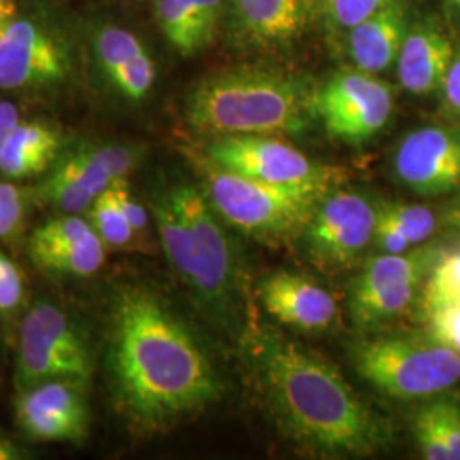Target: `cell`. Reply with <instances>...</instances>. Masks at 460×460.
Wrapping results in <instances>:
<instances>
[{"mask_svg": "<svg viewBox=\"0 0 460 460\" xmlns=\"http://www.w3.org/2000/svg\"><path fill=\"white\" fill-rule=\"evenodd\" d=\"M106 372L116 411L137 431H163L222 399L224 385L197 338L159 296L116 290Z\"/></svg>", "mask_w": 460, "mask_h": 460, "instance_id": "obj_1", "label": "cell"}, {"mask_svg": "<svg viewBox=\"0 0 460 460\" xmlns=\"http://www.w3.org/2000/svg\"><path fill=\"white\" fill-rule=\"evenodd\" d=\"M251 357L281 427L323 454H370L387 431L338 370L304 348L271 338L254 340Z\"/></svg>", "mask_w": 460, "mask_h": 460, "instance_id": "obj_2", "label": "cell"}, {"mask_svg": "<svg viewBox=\"0 0 460 460\" xmlns=\"http://www.w3.org/2000/svg\"><path fill=\"white\" fill-rule=\"evenodd\" d=\"M150 212L176 277L198 307L227 324L239 296L237 251L203 190L174 182L154 191Z\"/></svg>", "mask_w": 460, "mask_h": 460, "instance_id": "obj_3", "label": "cell"}, {"mask_svg": "<svg viewBox=\"0 0 460 460\" xmlns=\"http://www.w3.org/2000/svg\"><path fill=\"white\" fill-rule=\"evenodd\" d=\"M313 98L305 85L277 70L241 66L197 84L186 102L193 130L217 137L298 133L307 127Z\"/></svg>", "mask_w": 460, "mask_h": 460, "instance_id": "obj_4", "label": "cell"}, {"mask_svg": "<svg viewBox=\"0 0 460 460\" xmlns=\"http://www.w3.org/2000/svg\"><path fill=\"white\" fill-rule=\"evenodd\" d=\"M205 195L217 214L249 235L279 243L307 227L317 205L328 193L283 188L256 181L214 164L199 163Z\"/></svg>", "mask_w": 460, "mask_h": 460, "instance_id": "obj_5", "label": "cell"}, {"mask_svg": "<svg viewBox=\"0 0 460 460\" xmlns=\"http://www.w3.org/2000/svg\"><path fill=\"white\" fill-rule=\"evenodd\" d=\"M355 365L380 393L402 401L442 394L460 380L459 355L431 334L365 341Z\"/></svg>", "mask_w": 460, "mask_h": 460, "instance_id": "obj_6", "label": "cell"}, {"mask_svg": "<svg viewBox=\"0 0 460 460\" xmlns=\"http://www.w3.org/2000/svg\"><path fill=\"white\" fill-rule=\"evenodd\" d=\"M93 372L91 348L75 321L53 302L33 304L19 324L17 391L58 378L87 384Z\"/></svg>", "mask_w": 460, "mask_h": 460, "instance_id": "obj_7", "label": "cell"}, {"mask_svg": "<svg viewBox=\"0 0 460 460\" xmlns=\"http://www.w3.org/2000/svg\"><path fill=\"white\" fill-rule=\"evenodd\" d=\"M207 159L241 176L283 188L331 193L343 180V171L314 163L271 135L218 137L207 148Z\"/></svg>", "mask_w": 460, "mask_h": 460, "instance_id": "obj_8", "label": "cell"}, {"mask_svg": "<svg viewBox=\"0 0 460 460\" xmlns=\"http://www.w3.org/2000/svg\"><path fill=\"white\" fill-rule=\"evenodd\" d=\"M140 150L121 144H84L57 159L34 198L58 214L83 215L118 180H128Z\"/></svg>", "mask_w": 460, "mask_h": 460, "instance_id": "obj_9", "label": "cell"}, {"mask_svg": "<svg viewBox=\"0 0 460 460\" xmlns=\"http://www.w3.org/2000/svg\"><path fill=\"white\" fill-rule=\"evenodd\" d=\"M393 89L363 70L340 72L313 96V110L329 135L360 144L377 135L391 119Z\"/></svg>", "mask_w": 460, "mask_h": 460, "instance_id": "obj_10", "label": "cell"}, {"mask_svg": "<svg viewBox=\"0 0 460 460\" xmlns=\"http://www.w3.org/2000/svg\"><path fill=\"white\" fill-rule=\"evenodd\" d=\"M378 208L355 191H338L321 199L305 232L314 260L328 266H346L368 246L377 229Z\"/></svg>", "mask_w": 460, "mask_h": 460, "instance_id": "obj_11", "label": "cell"}, {"mask_svg": "<svg viewBox=\"0 0 460 460\" xmlns=\"http://www.w3.org/2000/svg\"><path fill=\"white\" fill-rule=\"evenodd\" d=\"M84 382L49 380L17 391L16 421L36 442L81 445L89 433Z\"/></svg>", "mask_w": 460, "mask_h": 460, "instance_id": "obj_12", "label": "cell"}, {"mask_svg": "<svg viewBox=\"0 0 460 460\" xmlns=\"http://www.w3.org/2000/svg\"><path fill=\"white\" fill-rule=\"evenodd\" d=\"M104 243L79 214H58L38 226L28 239L30 258L55 277L89 279L104 264Z\"/></svg>", "mask_w": 460, "mask_h": 460, "instance_id": "obj_13", "label": "cell"}, {"mask_svg": "<svg viewBox=\"0 0 460 460\" xmlns=\"http://www.w3.org/2000/svg\"><path fill=\"white\" fill-rule=\"evenodd\" d=\"M397 180L421 197H440L460 186V132L425 127L406 135L394 157Z\"/></svg>", "mask_w": 460, "mask_h": 460, "instance_id": "obj_14", "label": "cell"}, {"mask_svg": "<svg viewBox=\"0 0 460 460\" xmlns=\"http://www.w3.org/2000/svg\"><path fill=\"white\" fill-rule=\"evenodd\" d=\"M66 57L45 30L26 19H9L0 28V89L17 91L60 83Z\"/></svg>", "mask_w": 460, "mask_h": 460, "instance_id": "obj_15", "label": "cell"}, {"mask_svg": "<svg viewBox=\"0 0 460 460\" xmlns=\"http://www.w3.org/2000/svg\"><path fill=\"white\" fill-rule=\"evenodd\" d=\"M260 296L264 309L277 321L304 331L329 328L338 314L336 300L326 288L287 271L266 277L260 285Z\"/></svg>", "mask_w": 460, "mask_h": 460, "instance_id": "obj_16", "label": "cell"}, {"mask_svg": "<svg viewBox=\"0 0 460 460\" xmlns=\"http://www.w3.org/2000/svg\"><path fill=\"white\" fill-rule=\"evenodd\" d=\"M315 0H234L241 31L268 49L287 47L307 30Z\"/></svg>", "mask_w": 460, "mask_h": 460, "instance_id": "obj_17", "label": "cell"}, {"mask_svg": "<svg viewBox=\"0 0 460 460\" xmlns=\"http://www.w3.org/2000/svg\"><path fill=\"white\" fill-rule=\"evenodd\" d=\"M454 60V45L442 30L416 28L406 34L395 60L401 85L418 96L429 94L444 85Z\"/></svg>", "mask_w": 460, "mask_h": 460, "instance_id": "obj_18", "label": "cell"}, {"mask_svg": "<svg viewBox=\"0 0 460 460\" xmlns=\"http://www.w3.org/2000/svg\"><path fill=\"white\" fill-rule=\"evenodd\" d=\"M406 34L404 11L397 2H391L349 30V57L363 72H384L397 60Z\"/></svg>", "mask_w": 460, "mask_h": 460, "instance_id": "obj_19", "label": "cell"}, {"mask_svg": "<svg viewBox=\"0 0 460 460\" xmlns=\"http://www.w3.org/2000/svg\"><path fill=\"white\" fill-rule=\"evenodd\" d=\"M62 137L40 121H21L0 154V172L9 180H28L47 172L57 163Z\"/></svg>", "mask_w": 460, "mask_h": 460, "instance_id": "obj_20", "label": "cell"}, {"mask_svg": "<svg viewBox=\"0 0 460 460\" xmlns=\"http://www.w3.org/2000/svg\"><path fill=\"white\" fill-rule=\"evenodd\" d=\"M442 249L435 246L410 249L402 254H380L365 266L353 287L351 300L372 296L382 288L406 281H423Z\"/></svg>", "mask_w": 460, "mask_h": 460, "instance_id": "obj_21", "label": "cell"}, {"mask_svg": "<svg viewBox=\"0 0 460 460\" xmlns=\"http://www.w3.org/2000/svg\"><path fill=\"white\" fill-rule=\"evenodd\" d=\"M155 17L172 49L190 57L205 49L215 33L190 0H155Z\"/></svg>", "mask_w": 460, "mask_h": 460, "instance_id": "obj_22", "label": "cell"}, {"mask_svg": "<svg viewBox=\"0 0 460 460\" xmlns=\"http://www.w3.org/2000/svg\"><path fill=\"white\" fill-rule=\"evenodd\" d=\"M423 281H406L382 288L372 296L351 300L355 321L362 324H377L404 313L414 300Z\"/></svg>", "mask_w": 460, "mask_h": 460, "instance_id": "obj_23", "label": "cell"}, {"mask_svg": "<svg viewBox=\"0 0 460 460\" xmlns=\"http://www.w3.org/2000/svg\"><path fill=\"white\" fill-rule=\"evenodd\" d=\"M85 218L108 249H125L132 246L137 239L128 218L116 201L113 188L106 190L94 199L85 212Z\"/></svg>", "mask_w": 460, "mask_h": 460, "instance_id": "obj_24", "label": "cell"}, {"mask_svg": "<svg viewBox=\"0 0 460 460\" xmlns=\"http://www.w3.org/2000/svg\"><path fill=\"white\" fill-rule=\"evenodd\" d=\"M460 302V249L442 251L429 268L423 287V314Z\"/></svg>", "mask_w": 460, "mask_h": 460, "instance_id": "obj_25", "label": "cell"}, {"mask_svg": "<svg viewBox=\"0 0 460 460\" xmlns=\"http://www.w3.org/2000/svg\"><path fill=\"white\" fill-rule=\"evenodd\" d=\"M144 51L147 49L132 31L113 24L104 26L96 38L99 66L110 83H113Z\"/></svg>", "mask_w": 460, "mask_h": 460, "instance_id": "obj_26", "label": "cell"}, {"mask_svg": "<svg viewBox=\"0 0 460 460\" xmlns=\"http://www.w3.org/2000/svg\"><path fill=\"white\" fill-rule=\"evenodd\" d=\"M378 220L399 230L412 246L428 241L437 229V217L425 205L384 203L378 208Z\"/></svg>", "mask_w": 460, "mask_h": 460, "instance_id": "obj_27", "label": "cell"}, {"mask_svg": "<svg viewBox=\"0 0 460 460\" xmlns=\"http://www.w3.org/2000/svg\"><path fill=\"white\" fill-rule=\"evenodd\" d=\"M31 193L14 182L0 181V241H11L24 227Z\"/></svg>", "mask_w": 460, "mask_h": 460, "instance_id": "obj_28", "label": "cell"}, {"mask_svg": "<svg viewBox=\"0 0 460 460\" xmlns=\"http://www.w3.org/2000/svg\"><path fill=\"white\" fill-rule=\"evenodd\" d=\"M28 305V285L19 264L0 251V315L14 317Z\"/></svg>", "mask_w": 460, "mask_h": 460, "instance_id": "obj_29", "label": "cell"}, {"mask_svg": "<svg viewBox=\"0 0 460 460\" xmlns=\"http://www.w3.org/2000/svg\"><path fill=\"white\" fill-rule=\"evenodd\" d=\"M421 412L431 421L444 440L450 459L460 460V410L447 401H437L425 406Z\"/></svg>", "mask_w": 460, "mask_h": 460, "instance_id": "obj_30", "label": "cell"}, {"mask_svg": "<svg viewBox=\"0 0 460 460\" xmlns=\"http://www.w3.org/2000/svg\"><path fill=\"white\" fill-rule=\"evenodd\" d=\"M428 334L452 348L460 357V302L423 314Z\"/></svg>", "mask_w": 460, "mask_h": 460, "instance_id": "obj_31", "label": "cell"}, {"mask_svg": "<svg viewBox=\"0 0 460 460\" xmlns=\"http://www.w3.org/2000/svg\"><path fill=\"white\" fill-rule=\"evenodd\" d=\"M391 2L394 0H326L332 21L345 30L355 28Z\"/></svg>", "mask_w": 460, "mask_h": 460, "instance_id": "obj_32", "label": "cell"}, {"mask_svg": "<svg viewBox=\"0 0 460 460\" xmlns=\"http://www.w3.org/2000/svg\"><path fill=\"white\" fill-rule=\"evenodd\" d=\"M111 188H113L118 205L121 207L123 214L132 226L133 232L137 234V237H144L147 234L148 222H150L147 208L138 201V198L133 195L128 180H118Z\"/></svg>", "mask_w": 460, "mask_h": 460, "instance_id": "obj_33", "label": "cell"}, {"mask_svg": "<svg viewBox=\"0 0 460 460\" xmlns=\"http://www.w3.org/2000/svg\"><path fill=\"white\" fill-rule=\"evenodd\" d=\"M376 243L377 246L385 252V254H402L406 251H410L412 247L411 243L393 226L377 220V229H376Z\"/></svg>", "mask_w": 460, "mask_h": 460, "instance_id": "obj_34", "label": "cell"}, {"mask_svg": "<svg viewBox=\"0 0 460 460\" xmlns=\"http://www.w3.org/2000/svg\"><path fill=\"white\" fill-rule=\"evenodd\" d=\"M445 101L450 106V110L460 116V57L454 60L450 66L447 77H445L444 85Z\"/></svg>", "mask_w": 460, "mask_h": 460, "instance_id": "obj_35", "label": "cell"}, {"mask_svg": "<svg viewBox=\"0 0 460 460\" xmlns=\"http://www.w3.org/2000/svg\"><path fill=\"white\" fill-rule=\"evenodd\" d=\"M19 123H21V118H19L16 104L9 101H0V154Z\"/></svg>", "mask_w": 460, "mask_h": 460, "instance_id": "obj_36", "label": "cell"}, {"mask_svg": "<svg viewBox=\"0 0 460 460\" xmlns=\"http://www.w3.org/2000/svg\"><path fill=\"white\" fill-rule=\"evenodd\" d=\"M31 459L30 450L16 440H13L9 435L0 431V460H26Z\"/></svg>", "mask_w": 460, "mask_h": 460, "instance_id": "obj_37", "label": "cell"}, {"mask_svg": "<svg viewBox=\"0 0 460 460\" xmlns=\"http://www.w3.org/2000/svg\"><path fill=\"white\" fill-rule=\"evenodd\" d=\"M447 222L452 226V227H456V229L460 230V203L448 214L447 217Z\"/></svg>", "mask_w": 460, "mask_h": 460, "instance_id": "obj_38", "label": "cell"}, {"mask_svg": "<svg viewBox=\"0 0 460 460\" xmlns=\"http://www.w3.org/2000/svg\"><path fill=\"white\" fill-rule=\"evenodd\" d=\"M0 14L2 16L13 17V4H11V0H0Z\"/></svg>", "mask_w": 460, "mask_h": 460, "instance_id": "obj_39", "label": "cell"}, {"mask_svg": "<svg viewBox=\"0 0 460 460\" xmlns=\"http://www.w3.org/2000/svg\"><path fill=\"white\" fill-rule=\"evenodd\" d=\"M9 19H11V17L2 16V14H0V28H2V26H4V24L9 21Z\"/></svg>", "mask_w": 460, "mask_h": 460, "instance_id": "obj_40", "label": "cell"}, {"mask_svg": "<svg viewBox=\"0 0 460 460\" xmlns=\"http://www.w3.org/2000/svg\"><path fill=\"white\" fill-rule=\"evenodd\" d=\"M456 4H457V5L460 7V0H456Z\"/></svg>", "mask_w": 460, "mask_h": 460, "instance_id": "obj_41", "label": "cell"}, {"mask_svg": "<svg viewBox=\"0 0 460 460\" xmlns=\"http://www.w3.org/2000/svg\"><path fill=\"white\" fill-rule=\"evenodd\" d=\"M323 2H326V0H323Z\"/></svg>", "mask_w": 460, "mask_h": 460, "instance_id": "obj_42", "label": "cell"}]
</instances>
